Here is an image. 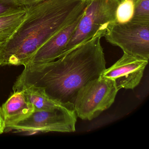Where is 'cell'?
I'll return each mask as SVG.
<instances>
[{
  "label": "cell",
  "instance_id": "3",
  "mask_svg": "<svg viewBox=\"0 0 149 149\" xmlns=\"http://www.w3.org/2000/svg\"><path fill=\"white\" fill-rule=\"evenodd\" d=\"M123 1L89 0L61 56L93 37H104L108 29L116 21L117 8Z\"/></svg>",
  "mask_w": 149,
  "mask_h": 149
},
{
  "label": "cell",
  "instance_id": "1",
  "mask_svg": "<svg viewBox=\"0 0 149 149\" xmlns=\"http://www.w3.org/2000/svg\"><path fill=\"white\" fill-rule=\"evenodd\" d=\"M102 38L93 37L53 61L25 65L14 91L36 87L55 101L74 104L79 90L106 69Z\"/></svg>",
  "mask_w": 149,
  "mask_h": 149
},
{
  "label": "cell",
  "instance_id": "14",
  "mask_svg": "<svg viewBox=\"0 0 149 149\" xmlns=\"http://www.w3.org/2000/svg\"><path fill=\"white\" fill-rule=\"evenodd\" d=\"M133 19L149 21V0H139L134 6Z\"/></svg>",
  "mask_w": 149,
  "mask_h": 149
},
{
  "label": "cell",
  "instance_id": "15",
  "mask_svg": "<svg viewBox=\"0 0 149 149\" xmlns=\"http://www.w3.org/2000/svg\"><path fill=\"white\" fill-rule=\"evenodd\" d=\"M6 124L1 112V107L0 106V134H2L5 132Z\"/></svg>",
  "mask_w": 149,
  "mask_h": 149
},
{
  "label": "cell",
  "instance_id": "5",
  "mask_svg": "<svg viewBox=\"0 0 149 149\" xmlns=\"http://www.w3.org/2000/svg\"><path fill=\"white\" fill-rule=\"evenodd\" d=\"M104 37L123 53L149 60V21L131 19L123 24L116 21L108 29Z\"/></svg>",
  "mask_w": 149,
  "mask_h": 149
},
{
  "label": "cell",
  "instance_id": "10",
  "mask_svg": "<svg viewBox=\"0 0 149 149\" xmlns=\"http://www.w3.org/2000/svg\"><path fill=\"white\" fill-rule=\"evenodd\" d=\"M23 90L27 99L34 108L35 111L47 110L57 108L75 110L73 104L63 103L55 101L38 88L30 87Z\"/></svg>",
  "mask_w": 149,
  "mask_h": 149
},
{
  "label": "cell",
  "instance_id": "16",
  "mask_svg": "<svg viewBox=\"0 0 149 149\" xmlns=\"http://www.w3.org/2000/svg\"><path fill=\"white\" fill-rule=\"evenodd\" d=\"M16 1L22 6L29 5L40 0H16Z\"/></svg>",
  "mask_w": 149,
  "mask_h": 149
},
{
  "label": "cell",
  "instance_id": "2",
  "mask_svg": "<svg viewBox=\"0 0 149 149\" xmlns=\"http://www.w3.org/2000/svg\"><path fill=\"white\" fill-rule=\"evenodd\" d=\"M89 0H40L26 5L27 15L0 47V67L25 66L37 50L83 15Z\"/></svg>",
  "mask_w": 149,
  "mask_h": 149
},
{
  "label": "cell",
  "instance_id": "12",
  "mask_svg": "<svg viewBox=\"0 0 149 149\" xmlns=\"http://www.w3.org/2000/svg\"><path fill=\"white\" fill-rule=\"evenodd\" d=\"M134 12V5L132 0H123L118 5L116 11V22L125 23L130 21Z\"/></svg>",
  "mask_w": 149,
  "mask_h": 149
},
{
  "label": "cell",
  "instance_id": "8",
  "mask_svg": "<svg viewBox=\"0 0 149 149\" xmlns=\"http://www.w3.org/2000/svg\"><path fill=\"white\" fill-rule=\"evenodd\" d=\"M82 15L70 26L60 31L42 45L27 64L47 63L61 57Z\"/></svg>",
  "mask_w": 149,
  "mask_h": 149
},
{
  "label": "cell",
  "instance_id": "4",
  "mask_svg": "<svg viewBox=\"0 0 149 149\" xmlns=\"http://www.w3.org/2000/svg\"><path fill=\"white\" fill-rule=\"evenodd\" d=\"M115 81L100 76L79 90L74 103L77 117L92 120L111 107L118 92Z\"/></svg>",
  "mask_w": 149,
  "mask_h": 149
},
{
  "label": "cell",
  "instance_id": "9",
  "mask_svg": "<svg viewBox=\"0 0 149 149\" xmlns=\"http://www.w3.org/2000/svg\"><path fill=\"white\" fill-rule=\"evenodd\" d=\"M1 112L6 124V130L15 125L30 116L35 111L29 102L24 90L16 91L2 104Z\"/></svg>",
  "mask_w": 149,
  "mask_h": 149
},
{
  "label": "cell",
  "instance_id": "17",
  "mask_svg": "<svg viewBox=\"0 0 149 149\" xmlns=\"http://www.w3.org/2000/svg\"><path fill=\"white\" fill-rule=\"evenodd\" d=\"M132 1H133V3H134V6L136 5L137 3H138L139 1V0H132Z\"/></svg>",
  "mask_w": 149,
  "mask_h": 149
},
{
  "label": "cell",
  "instance_id": "11",
  "mask_svg": "<svg viewBox=\"0 0 149 149\" xmlns=\"http://www.w3.org/2000/svg\"><path fill=\"white\" fill-rule=\"evenodd\" d=\"M27 15L23 11L0 16V47L4 44L22 23Z\"/></svg>",
  "mask_w": 149,
  "mask_h": 149
},
{
  "label": "cell",
  "instance_id": "7",
  "mask_svg": "<svg viewBox=\"0 0 149 149\" xmlns=\"http://www.w3.org/2000/svg\"><path fill=\"white\" fill-rule=\"evenodd\" d=\"M148 61L124 53L116 62L104 70L101 76L113 80L118 91L132 90L140 83Z\"/></svg>",
  "mask_w": 149,
  "mask_h": 149
},
{
  "label": "cell",
  "instance_id": "13",
  "mask_svg": "<svg viewBox=\"0 0 149 149\" xmlns=\"http://www.w3.org/2000/svg\"><path fill=\"white\" fill-rule=\"evenodd\" d=\"M25 9L26 6L20 5L16 0H0V16Z\"/></svg>",
  "mask_w": 149,
  "mask_h": 149
},
{
  "label": "cell",
  "instance_id": "6",
  "mask_svg": "<svg viewBox=\"0 0 149 149\" xmlns=\"http://www.w3.org/2000/svg\"><path fill=\"white\" fill-rule=\"evenodd\" d=\"M77 117L75 111L61 108L34 111L26 118L8 128L5 132L15 130L31 133L74 132Z\"/></svg>",
  "mask_w": 149,
  "mask_h": 149
}]
</instances>
